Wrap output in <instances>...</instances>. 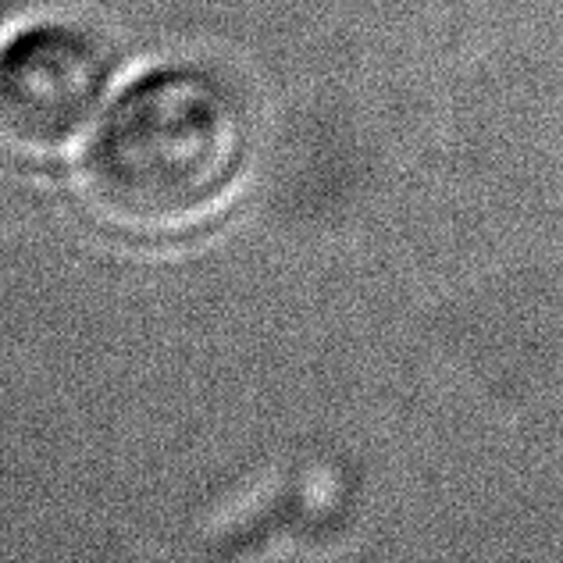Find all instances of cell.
<instances>
[{"label": "cell", "instance_id": "7a4b0ae2", "mask_svg": "<svg viewBox=\"0 0 563 563\" xmlns=\"http://www.w3.org/2000/svg\"><path fill=\"white\" fill-rule=\"evenodd\" d=\"M111 54L76 25H33L4 51L0 125L14 151L65 154L93 125L111 90Z\"/></svg>", "mask_w": 563, "mask_h": 563}, {"label": "cell", "instance_id": "6da1fadb", "mask_svg": "<svg viewBox=\"0 0 563 563\" xmlns=\"http://www.w3.org/2000/svg\"><path fill=\"white\" fill-rule=\"evenodd\" d=\"M250 165V118L200 68H161L114 100L82 157V192L108 225L175 235L211 221Z\"/></svg>", "mask_w": 563, "mask_h": 563}]
</instances>
